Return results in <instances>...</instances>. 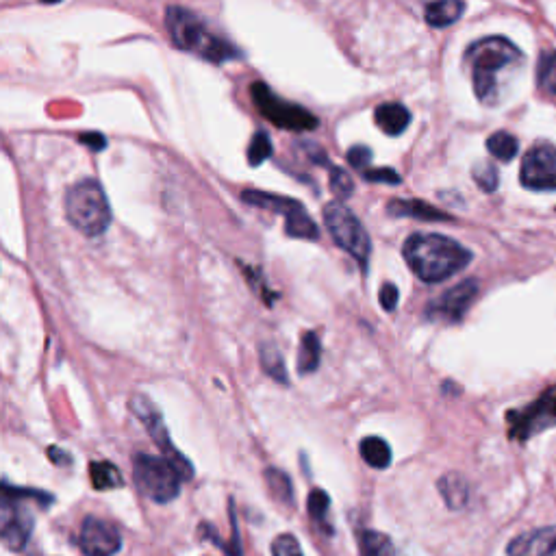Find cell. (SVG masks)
I'll return each mask as SVG.
<instances>
[{"instance_id":"37","label":"cell","mask_w":556,"mask_h":556,"mask_svg":"<svg viewBox=\"0 0 556 556\" xmlns=\"http://www.w3.org/2000/svg\"><path fill=\"white\" fill-rule=\"evenodd\" d=\"M48 457L53 459L57 465H66V463H70L68 454H63V450H59V448H48Z\"/></svg>"},{"instance_id":"16","label":"cell","mask_w":556,"mask_h":556,"mask_svg":"<svg viewBox=\"0 0 556 556\" xmlns=\"http://www.w3.org/2000/svg\"><path fill=\"white\" fill-rule=\"evenodd\" d=\"M374 120L383 133L396 137L407 131L411 124V111L400 103H383L374 109Z\"/></svg>"},{"instance_id":"22","label":"cell","mask_w":556,"mask_h":556,"mask_svg":"<svg viewBox=\"0 0 556 556\" xmlns=\"http://www.w3.org/2000/svg\"><path fill=\"white\" fill-rule=\"evenodd\" d=\"M90 476H92V485L98 491H109V489H118L122 487V474L113 463L109 461H96L90 465Z\"/></svg>"},{"instance_id":"31","label":"cell","mask_w":556,"mask_h":556,"mask_svg":"<svg viewBox=\"0 0 556 556\" xmlns=\"http://www.w3.org/2000/svg\"><path fill=\"white\" fill-rule=\"evenodd\" d=\"M272 556H305L300 541L294 535H278L272 541Z\"/></svg>"},{"instance_id":"29","label":"cell","mask_w":556,"mask_h":556,"mask_svg":"<svg viewBox=\"0 0 556 556\" xmlns=\"http://www.w3.org/2000/svg\"><path fill=\"white\" fill-rule=\"evenodd\" d=\"M474 181L480 189H483V192L494 194L498 189L500 176H498V170L491 166V163H478V166L474 168Z\"/></svg>"},{"instance_id":"7","label":"cell","mask_w":556,"mask_h":556,"mask_svg":"<svg viewBox=\"0 0 556 556\" xmlns=\"http://www.w3.org/2000/svg\"><path fill=\"white\" fill-rule=\"evenodd\" d=\"M250 96L255 100V105L259 109L261 116L265 120H270L272 124H276L278 129H285V131H313L318 129L320 120L313 116L311 111H307L305 107L294 105V103H287L281 96H276L268 85L257 81L252 83L250 87Z\"/></svg>"},{"instance_id":"14","label":"cell","mask_w":556,"mask_h":556,"mask_svg":"<svg viewBox=\"0 0 556 556\" xmlns=\"http://www.w3.org/2000/svg\"><path fill=\"white\" fill-rule=\"evenodd\" d=\"M478 296V283L467 278V281L454 285L452 289L441 296L439 300L428 305L426 313L431 320H444V322H461L467 309L472 307V302Z\"/></svg>"},{"instance_id":"35","label":"cell","mask_w":556,"mask_h":556,"mask_svg":"<svg viewBox=\"0 0 556 556\" xmlns=\"http://www.w3.org/2000/svg\"><path fill=\"white\" fill-rule=\"evenodd\" d=\"M398 300H400V292H398V287L394 283H385L381 287V307L385 311H396L398 307Z\"/></svg>"},{"instance_id":"30","label":"cell","mask_w":556,"mask_h":556,"mask_svg":"<svg viewBox=\"0 0 556 556\" xmlns=\"http://www.w3.org/2000/svg\"><path fill=\"white\" fill-rule=\"evenodd\" d=\"M309 515L311 520L315 522H324V517L328 513V507H331V498L326 496V491L322 489H313L309 494Z\"/></svg>"},{"instance_id":"3","label":"cell","mask_w":556,"mask_h":556,"mask_svg":"<svg viewBox=\"0 0 556 556\" xmlns=\"http://www.w3.org/2000/svg\"><path fill=\"white\" fill-rule=\"evenodd\" d=\"M166 27L172 37V44L187 53L200 55L202 59L222 63L229 59H237L239 50L224 37L216 35L209 24L202 20L192 9L170 5L166 9Z\"/></svg>"},{"instance_id":"24","label":"cell","mask_w":556,"mask_h":556,"mask_svg":"<svg viewBox=\"0 0 556 556\" xmlns=\"http://www.w3.org/2000/svg\"><path fill=\"white\" fill-rule=\"evenodd\" d=\"M259 357H261V365H263L265 374L272 376L276 383L287 385L289 376H287V370H285L283 355H281V352H278V348L274 344H261Z\"/></svg>"},{"instance_id":"9","label":"cell","mask_w":556,"mask_h":556,"mask_svg":"<svg viewBox=\"0 0 556 556\" xmlns=\"http://www.w3.org/2000/svg\"><path fill=\"white\" fill-rule=\"evenodd\" d=\"M507 422L509 435L515 441H526L556 426V387H548L535 402L526 404L524 409L509 411Z\"/></svg>"},{"instance_id":"8","label":"cell","mask_w":556,"mask_h":556,"mask_svg":"<svg viewBox=\"0 0 556 556\" xmlns=\"http://www.w3.org/2000/svg\"><path fill=\"white\" fill-rule=\"evenodd\" d=\"M242 200L248 202V205H252V207L281 213V216L285 218V231L289 237H298V239H318L320 237L318 226H315V222L311 220L305 205L294 198L276 196L270 192H259V189H246V192H242Z\"/></svg>"},{"instance_id":"21","label":"cell","mask_w":556,"mask_h":556,"mask_svg":"<svg viewBox=\"0 0 556 556\" xmlns=\"http://www.w3.org/2000/svg\"><path fill=\"white\" fill-rule=\"evenodd\" d=\"M320 357H322L320 335L315 331H309V333L302 335L300 355H298V372L300 374H311V372L318 370Z\"/></svg>"},{"instance_id":"19","label":"cell","mask_w":556,"mask_h":556,"mask_svg":"<svg viewBox=\"0 0 556 556\" xmlns=\"http://www.w3.org/2000/svg\"><path fill=\"white\" fill-rule=\"evenodd\" d=\"M439 494L446 500L450 509H463L467 500H470V487H467L465 478L461 474H446L439 480Z\"/></svg>"},{"instance_id":"36","label":"cell","mask_w":556,"mask_h":556,"mask_svg":"<svg viewBox=\"0 0 556 556\" xmlns=\"http://www.w3.org/2000/svg\"><path fill=\"white\" fill-rule=\"evenodd\" d=\"M79 142L87 148H92L94 153H98V150H103L107 148V137L105 135H100V133H81L79 135Z\"/></svg>"},{"instance_id":"26","label":"cell","mask_w":556,"mask_h":556,"mask_svg":"<svg viewBox=\"0 0 556 556\" xmlns=\"http://www.w3.org/2000/svg\"><path fill=\"white\" fill-rule=\"evenodd\" d=\"M265 483L270 487V494L285 504H292L294 500V487H292V478H289L283 470H276V467H270L265 470Z\"/></svg>"},{"instance_id":"6","label":"cell","mask_w":556,"mask_h":556,"mask_svg":"<svg viewBox=\"0 0 556 556\" xmlns=\"http://www.w3.org/2000/svg\"><path fill=\"white\" fill-rule=\"evenodd\" d=\"M324 224L328 233H331V237L335 239V244L341 250L350 252V255L359 261L363 270H368V261L372 252L370 235L365 233L363 224L359 222L355 213H352L346 205H341V202H328L324 207Z\"/></svg>"},{"instance_id":"34","label":"cell","mask_w":556,"mask_h":556,"mask_svg":"<svg viewBox=\"0 0 556 556\" xmlns=\"http://www.w3.org/2000/svg\"><path fill=\"white\" fill-rule=\"evenodd\" d=\"M346 159H348V163H350L352 168L365 172V166H368V163L372 161V150L368 146H352L348 150Z\"/></svg>"},{"instance_id":"1","label":"cell","mask_w":556,"mask_h":556,"mask_svg":"<svg viewBox=\"0 0 556 556\" xmlns=\"http://www.w3.org/2000/svg\"><path fill=\"white\" fill-rule=\"evenodd\" d=\"M524 61L522 50L507 37L491 35L474 42L465 53V63L472 72L476 98L483 105L494 107L502 98V79Z\"/></svg>"},{"instance_id":"25","label":"cell","mask_w":556,"mask_h":556,"mask_svg":"<svg viewBox=\"0 0 556 556\" xmlns=\"http://www.w3.org/2000/svg\"><path fill=\"white\" fill-rule=\"evenodd\" d=\"M487 150L496 159H500V161H511L513 157H517V150H520V142H517V137L511 135V133L498 131L494 135H489Z\"/></svg>"},{"instance_id":"15","label":"cell","mask_w":556,"mask_h":556,"mask_svg":"<svg viewBox=\"0 0 556 556\" xmlns=\"http://www.w3.org/2000/svg\"><path fill=\"white\" fill-rule=\"evenodd\" d=\"M509 556H556V526L528 530L517 535L507 548Z\"/></svg>"},{"instance_id":"33","label":"cell","mask_w":556,"mask_h":556,"mask_svg":"<svg viewBox=\"0 0 556 556\" xmlns=\"http://www.w3.org/2000/svg\"><path fill=\"white\" fill-rule=\"evenodd\" d=\"M363 179L370 183H387V185H398L402 179L396 170L391 168H378V170H365Z\"/></svg>"},{"instance_id":"27","label":"cell","mask_w":556,"mask_h":556,"mask_svg":"<svg viewBox=\"0 0 556 556\" xmlns=\"http://www.w3.org/2000/svg\"><path fill=\"white\" fill-rule=\"evenodd\" d=\"M537 81L543 92L556 96V53L543 50L537 66Z\"/></svg>"},{"instance_id":"10","label":"cell","mask_w":556,"mask_h":556,"mask_svg":"<svg viewBox=\"0 0 556 556\" xmlns=\"http://www.w3.org/2000/svg\"><path fill=\"white\" fill-rule=\"evenodd\" d=\"M131 409L135 411V415L139 417V420H142V422L146 424L150 437H153V439H155V444L161 448L163 457H166V459L176 467V470H179L181 478H183V480L192 478V476H194V467H192V463H189V461L183 457V454L172 446V441H170V437H168V428H166V424H163V417H161V413L153 407V404L148 402V398H146V396H133V400H131Z\"/></svg>"},{"instance_id":"18","label":"cell","mask_w":556,"mask_h":556,"mask_svg":"<svg viewBox=\"0 0 556 556\" xmlns=\"http://www.w3.org/2000/svg\"><path fill=\"white\" fill-rule=\"evenodd\" d=\"M463 11H465V5L459 3V0H441V3L426 5L424 16H426V22L431 24V27L444 29V27H450V24L457 22Z\"/></svg>"},{"instance_id":"23","label":"cell","mask_w":556,"mask_h":556,"mask_svg":"<svg viewBox=\"0 0 556 556\" xmlns=\"http://www.w3.org/2000/svg\"><path fill=\"white\" fill-rule=\"evenodd\" d=\"M361 556H396V548L391 539L376 530H363L359 535Z\"/></svg>"},{"instance_id":"4","label":"cell","mask_w":556,"mask_h":556,"mask_svg":"<svg viewBox=\"0 0 556 556\" xmlns=\"http://www.w3.org/2000/svg\"><path fill=\"white\" fill-rule=\"evenodd\" d=\"M66 218L79 233L87 237L103 235L111 224L109 200L94 179L74 183L66 194Z\"/></svg>"},{"instance_id":"32","label":"cell","mask_w":556,"mask_h":556,"mask_svg":"<svg viewBox=\"0 0 556 556\" xmlns=\"http://www.w3.org/2000/svg\"><path fill=\"white\" fill-rule=\"evenodd\" d=\"M331 189L339 198H348L352 194V189H355V183H352L350 174L346 170L331 166Z\"/></svg>"},{"instance_id":"17","label":"cell","mask_w":556,"mask_h":556,"mask_svg":"<svg viewBox=\"0 0 556 556\" xmlns=\"http://www.w3.org/2000/svg\"><path fill=\"white\" fill-rule=\"evenodd\" d=\"M391 216H407V218H417L426 222H437V220H450L448 213L437 211L435 207L428 205L422 200H391L387 205Z\"/></svg>"},{"instance_id":"12","label":"cell","mask_w":556,"mask_h":556,"mask_svg":"<svg viewBox=\"0 0 556 556\" xmlns=\"http://www.w3.org/2000/svg\"><path fill=\"white\" fill-rule=\"evenodd\" d=\"M33 530V515L24 507L20 496L5 487L3 507H0V533H3V543L14 552H20L31 537Z\"/></svg>"},{"instance_id":"5","label":"cell","mask_w":556,"mask_h":556,"mask_svg":"<svg viewBox=\"0 0 556 556\" xmlns=\"http://www.w3.org/2000/svg\"><path fill=\"white\" fill-rule=\"evenodd\" d=\"M133 480L142 494L157 504H168L181 494L183 478L179 470L155 454L137 452L133 457Z\"/></svg>"},{"instance_id":"28","label":"cell","mask_w":556,"mask_h":556,"mask_svg":"<svg viewBox=\"0 0 556 556\" xmlns=\"http://www.w3.org/2000/svg\"><path fill=\"white\" fill-rule=\"evenodd\" d=\"M272 157V139L265 131H257L250 139L248 146V163L250 166H261Z\"/></svg>"},{"instance_id":"13","label":"cell","mask_w":556,"mask_h":556,"mask_svg":"<svg viewBox=\"0 0 556 556\" xmlns=\"http://www.w3.org/2000/svg\"><path fill=\"white\" fill-rule=\"evenodd\" d=\"M79 546L83 556H116L122 548V539L109 522L90 515L81 524Z\"/></svg>"},{"instance_id":"11","label":"cell","mask_w":556,"mask_h":556,"mask_svg":"<svg viewBox=\"0 0 556 556\" xmlns=\"http://www.w3.org/2000/svg\"><path fill=\"white\" fill-rule=\"evenodd\" d=\"M520 181L535 192H556V146L539 142L522 159Z\"/></svg>"},{"instance_id":"2","label":"cell","mask_w":556,"mask_h":556,"mask_svg":"<svg viewBox=\"0 0 556 556\" xmlns=\"http://www.w3.org/2000/svg\"><path fill=\"white\" fill-rule=\"evenodd\" d=\"M404 261L424 283H441L472 261V252L439 233H413L404 242Z\"/></svg>"},{"instance_id":"20","label":"cell","mask_w":556,"mask_h":556,"mask_svg":"<svg viewBox=\"0 0 556 556\" xmlns=\"http://www.w3.org/2000/svg\"><path fill=\"white\" fill-rule=\"evenodd\" d=\"M361 459L374 470H385L391 463V448L381 437H365L359 444Z\"/></svg>"}]
</instances>
